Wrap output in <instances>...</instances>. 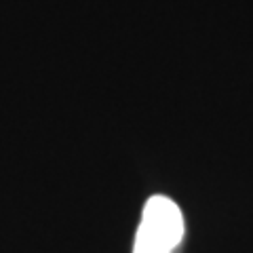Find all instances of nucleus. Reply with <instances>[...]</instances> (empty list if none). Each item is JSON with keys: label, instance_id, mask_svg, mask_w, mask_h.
<instances>
[{"label": "nucleus", "instance_id": "f257e3e1", "mask_svg": "<svg viewBox=\"0 0 253 253\" xmlns=\"http://www.w3.org/2000/svg\"><path fill=\"white\" fill-rule=\"evenodd\" d=\"M184 239V215L167 196L148 199L133 253H175Z\"/></svg>", "mask_w": 253, "mask_h": 253}]
</instances>
